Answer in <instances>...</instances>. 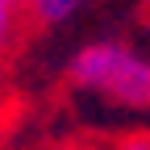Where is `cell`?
<instances>
[{"label": "cell", "mask_w": 150, "mask_h": 150, "mask_svg": "<svg viewBox=\"0 0 150 150\" xmlns=\"http://www.w3.org/2000/svg\"><path fill=\"white\" fill-rule=\"evenodd\" d=\"M21 17H25V8H21V4H13V0H0V63H4V59H8V50L17 46Z\"/></svg>", "instance_id": "7a4b0ae2"}, {"label": "cell", "mask_w": 150, "mask_h": 150, "mask_svg": "<svg viewBox=\"0 0 150 150\" xmlns=\"http://www.w3.org/2000/svg\"><path fill=\"white\" fill-rule=\"evenodd\" d=\"M25 13L38 25H63V21H71V17L79 13V4H75V0H38V4H29Z\"/></svg>", "instance_id": "3957f363"}, {"label": "cell", "mask_w": 150, "mask_h": 150, "mask_svg": "<svg viewBox=\"0 0 150 150\" xmlns=\"http://www.w3.org/2000/svg\"><path fill=\"white\" fill-rule=\"evenodd\" d=\"M71 83L121 108H150V54L117 38H96L71 54Z\"/></svg>", "instance_id": "6da1fadb"}, {"label": "cell", "mask_w": 150, "mask_h": 150, "mask_svg": "<svg viewBox=\"0 0 150 150\" xmlns=\"http://www.w3.org/2000/svg\"><path fill=\"white\" fill-rule=\"evenodd\" d=\"M112 150H150V134H125Z\"/></svg>", "instance_id": "277c9868"}]
</instances>
